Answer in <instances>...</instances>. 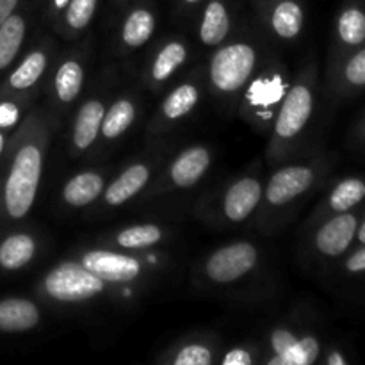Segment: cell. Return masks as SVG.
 <instances>
[{
	"label": "cell",
	"instance_id": "1",
	"mask_svg": "<svg viewBox=\"0 0 365 365\" xmlns=\"http://www.w3.org/2000/svg\"><path fill=\"white\" fill-rule=\"evenodd\" d=\"M46 146L48 123L41 113L32 110L14 135L0 185V207L7 220H24L34 207L41 184Z\"/></svg>",
	"mask_w": 365,
	"mask_h": 365
},
{
	"label": "cell",
	"instance_id": "2",
	"mask_svg": "<svg viewBox=\"0 0 365 365\" xmlns=\"http://www.w3.org/2000/svg\"><path fill=\"white\" fill-rule=\"evenodd\" d=\"M259 64V50L250 41H232L214 52L209 61V82L220 96H234L248 86Z\"/></svg>",
	"mask_w": 365,
	"mask_h": 365
},
{
	"label": "cell",
	"instance_id": "3",
	"mask_svg": "<svg viewBox=\"0 0 365 365\" xmlns=\"http://www.w3.org/2000/svg\"><path fill=\"white\" fill-rule=\"evenodd\" d=\"M314 110V89L309 78H299L287 88L280 107L273 120V139L269 145V155L280 159L285 155L294 139L299 138L309 123Z\"/></svg>",
	"mask_w": 365,
	"mask_h": 365
},
{
	"label": "cell",
	"instance_id": "4",
	"mask_svg": "<svg viewBox=\"0 0 365 365\" xmlns=\"http://www.w3.org/2000/svg\"><path fill=\"white\" fill-rule=\"evenodd\" d=\"M107 284L81 262L66 260L52 269L46 271L43 277L41 289L43 296L57 303H84L95 299L106 292Z\"/></svg>",
	"mask_w": 365,
	"mask_h": 365
},
{
	"label": "cell",
	"instance_id": "5",
	"mask_svg": "<svg viewBox=\"0 0 365 365\" xmlns=\"http://www.w3.org/2000/svg\"><path fill=\"white\" fill-rule=\"evenodd\" d=\"M259 250L246 241L221 246L205 262V274L214 284H234L255 269Z\"/></svg>",
	"mask_w": 365,
	"mask_h": 365
},
{
	"label": "cell",
	"instance_id": "6",
	"mask_svg": "<svg viewBox=\"0 0 365 365\" xmlns=\"http://www.w3.org/2000/svg\"><path fill=\"white\" fill-rule=\"evenodd\" d=\"M78 262L102 278L107 285L132 284L143 277V262L138 257L127 253L110 252V250H88L82 253Z\"/></svg>",
	"mask_w": 365,
	"mask_h": 365
},
{
	"label": "cell",
	"instance_id": "7",
	"mask_svg": "<svg viewBox=\"0 0 365 365\" xmlns=\"http://www.w3.org/2000/svg\"><path fill=\"white\" fill-rule=\"evenodd\" d=\"M50 59H52V45L48 41L34 46L9 73L4 86V95L25 98V95L34 91L36 86L43 81Z\"/></svg>",
	"mask_w": 365,
	"mask_h": 365
},
{
	"label": "cell",
	"instance_id": "8",
	"mask_svg": "<svg viewBox=\"0 0 365 365\" xmlns=\"http://www.w3.org/2000/svg\"><path fill=\"white\" fill-rule=\"evenodd\" d=\"M314 180H316V173L310 166L296 164V166L280 168L267 182L264 198L267 205L284 207L309 191Z\"/></svg>",
	"mask_w": 365,
	"mask_h": 365
},
{
	"label": "cell",
	"instance_id": "9",
	"mask_svg": "<svg viewBox=\"0 0 365 365\" xmlns=\"http://www.w3.org/2000/svg\"><path fill=\"white\" fill-rule=\"evenodd\" d=\"M264 196L262 184L255 177H242L228 187L223 198V214L232 223L248 220Z\"/></svg>",
	"mask_w": 365,
	"mask_h": 365
},
{
	"label": "cell",
	"instance_id": "10",
	"mask_svg": "<svg viewBox=\"0 0 365 365\" xmlns=\"http://www.w3.org/2000/svg\"><path fill=\"white\" fill-rule=\"evenodd\" d=\"M246 103H248L250 110L253 116L259 120H267L271 116L269 110L280 107L282 98H284L285 91V82L278 71H269L266 75H260L255 81L246 86Z\"/></svg>",
	"mask_w": 365,
	"mask_h": 365
},
{
	"label": "cell",
	"instance_id": "11",
	"mask_svg": "<svg viewBox=\"0 0 365 365\" xmlns=\"http://www.w3.org/2000/svg\"><path fill=\"white\" fill-rule=\"evenodd\" d=\"M356 228H359V221L353 214L339 212L317 230L316 248L327 257L342 255L355 239Z\"/></svg>",
	"mask_w": 365,
	"mask_h": 365
},
{
	"label": "cell",
	"instance_id": "12",
	"mask_svg": "<svg viewBox=\"0 0 365 365\" xmlns=\"http://www.w3.org/2000/svg\"><path fill=\"white\" fill-rule=\"evenodd\" d=\"M106 106L102 100L91 98L81 106L71 128V146L77 153H84L95 145L100 135Z\"/></svg>",
	"mask_w": 365,
	"mask_h": 365
},
{
	"label": "cell",
	"instance_id": "13",
	"mask_svg": "<svg viewBox=\"0 0 365 365\" xmlns=\"http://www.w3.org/2000/svg\"><path fill=\"white\" fill-rule=\"evenodd\" d=\"M210 163H212V155L209 148L191 146L171 163L170 182L175 187H191L202 180V177L210 168Z\"/></svg>",
	"mask_w": 365,
	"mask_h": 365
},
{
	"label": "cell",
	"instance_id": "14",
	"mask_svg": "<svg viewBox=\"0 0 365 365\" xmlns=\"http://www.w3.org/2000/svg\"><path fill=\"white\" fill-rule=\"evenodd\" d=\"M152 170L148 164L135 163L128 166L120 177L103 189V202L109 207H120L138 196L150 182Z\"/></svg>",
	"mask_w": 365,
	"mask_h": 365
},
{
	"label": "cell",
	"instance_id": "15",
	"mask_svg": "<svg viewBox=\"0 0 365 365\" xmlns=\"http://www.w3.org/2000/svg\"><path fill=\"white\" fill-rule=\"evenodd\" d=\"M41 323V312L34 302L27 298L0 299V331L24 334Z\"/></svg>",
	"mask_w": 365,
	"mask_h": 365
},
{
	"label": "cell",
	"instance_id": "16",
	"mask_svg": "<svg viewBox=\"0 0 365 365\" xmlns=\"http://www.w3.org/2000/svg\"><path fill=\"white\" fill-rule=\"evenodd\" d=\"M86 81V68L78 57H66L59 63L52 77V95L59 106L73 103L81 95Z\"/></svg>",
	"mask_w": 365,
	"mask_h": 365
},
{
	"label": "cell",
	"instance_id": "17",
	"mask_svg": "<svg viewBox=\"0 0 365 365\" xmlns=\"http://www.w3.org/2000/svg\"><path fill=\"white\" fill-rule=\"evenodd\" d=\"M305 24L303 7L296 0H278L267 14V25L278 39L292 41L298 38Z\"/></svg>",
	"mask_w": 365,
	"mask_h": 365
},
{
	"label": "cell",
	"instance_id": "18",
	"mask_svg": "<svg viewBox=\"0 0 365 365\" xmlns=\"http://www.w3.org/2000/svg\"><path fill=\"white\" fill-rule=\"evenodd\" d=\"M38 253V241L27 232H14L0 242V267L4 271H18L32 262Z\"/></svg>",
	"mask_w": 365,
	"mask_h": 365
},
{
	"label": "cell",
	"instance_id": "19",
	"mask_svg": "<svg viewBox=\"0 0 365 365\" xmlns=\"http://www.w3.org/2000/svg\"><path fill=\"white\" fill-rule=\"evenodd\" d=\"M230 13L223 0H210L200 21L198 38L205 46H220L230 34Z\"/></svg>",
	"mask_w": 365,
	"mask_h": 365
},
{
	"label": "cell",
	"instance_id": "20",
	"mask_svg": "<svg viewBox=\"0 0 365 365\" xmlns=\"http://www.w3.org/2000/svg\"><path fill=\"white\" fill-rule=\"evenodd\" d=\"M103 189H106V182L102 175L96 171H82L64 184L63 200L66 205L81 209L98 200L103 195Z\"/></svg>",
	"mask_w": 365,
	"mask_h": 365
},
{
	"label": "cell",
	"instance_id": "21",
	"mask_svg": "<svg viewBox=\"0 0 365 365\" xmlns=\"http://www.w3.org/2000/svg\"><path fill=\"white\" fill-rule=\"evenodd\" d=\"M27 16L16 11L0 24V71H6L18 57L27 38Z\"/></svg>",
	"mask_w": 365,
	"mask_h": 365
},
{
	"label": "cell",
	"instance_id": "22",
	"mask_svg": "<svg viewBox=\"0 0 365 365\" xmlns=\"http://www.w3.org/2000/svg\"><path fill=\"white\" fill-rule=\"evenodd\" d=\"M187 59V46L180 39H171L168 41L153 57L150 64L148 78L152 84H164L168 78L173 77L175 71L184 66Z\"/></svg>",
	"mask_w": 365,
	"mask_h": 365
},
{
	"label": "cell",
	"instance_id": "23",
	"mask_svg": "<svg viewBox=\"0 0 365 365\" xmlns=\"http://www.w3.org/2000/svg\"><path fill=\"white\" fill-rule=\"evenodd\" d=\"M155 25V14L148 7H138L132 13H128L123 25H121V43L130 50L141 48L153 36Z\"/></svg>",
	"mask_w": 365,
	"mask_h": 365
},
{
	"label": "cell",
	"instance_id": "24",
	"mask_svg": "<svg viewBox=\"0 0 365 365\" xmlns=\"http://www.w3.org/2000/svg\"><path fill=\"white\" fill-rule=\"evenodd\" d=\"M200 102V89L195 82H184V84L177 86L170 95L164 98L163 106H160V118L166 123H173V121L182 120L187 116Z\"/></svg>",
	"mask_w": 365,
	"mask_h": 365
},
{
	"label": "cell",
	"instance_id": "25",
	"mask_svg": "<svg viewBox=\"0 0 365 365\" xmlns=\"http://www.w3.org/2000/svg\"><path fill=\"white\" fill-rule=\"evenodd\" d=\"M135 103L130 98H120L109 107H106V114H103L102 127H100V135L106 141H114L120 138L121 134L132 127L135 120Z\"/></svg>",
	"mask_w": 365,
	"mask_h": 365
},
{
	"label": "cell",
	"instance_id": "26",
	"mask_svg": "<svg viewBox=\"0 0 365 365\" xmlns=\"http://www.w3.org/2000/svg\"><path fill=\"white\" fill-rule=\"evenodd\" d=\"M98 7V0H70L63 11V25L59 34L66 39H73L81 36L91 24L93 16Z\"/></svg>",
	"mask_w": 365,
	"mask_h": 365
},
{
	"label": "cell",
	"instance_id": "27",
	"mask_svg": "<svg viewBox=\"0 0 365 365\" xmlns=\"http://www.w3.org/2000/svg\"><path fill=\"white\" fill-rule=\"evenodd\" d=\"M164 237V232L159 225L145 223L123 228L118 232L114 242L123 250H146L159 245Z\"/></svg>",
	"mask_w": 365,
	"mask_h": 365
},
{
	"label": "cell",
	"instance_id": "28",
	"mask_svg": "<svg viewBox=\"0 0 365 365\" xmlns=\"http://www.w3.org/2000/svg\"><path fill=\"white\" fill-rule=\"evenodd\" d=\"M321 353L319 341L312 335L298 337L292 348H289L284 355H274L267 360L269 365H312Z\"/></svg>",
	"mask_w": 365,
	"mask_h": 365
},
{
	"label": "cell",
	"instance_id": "29",
	"mask_svg": "<svg viewBox=\"0 0 365 365\" xmlns=\"http://www.w3.org/2000/svg\"><path fill=\"white\" fill-rule=\"evenodd\" d=\"M365 198V184L360 178H346L335 185L328 198V205L335 212H348Z\"/></svg>",
	"mask_w": 365,
	"mask_h": 365
},
{
	"label": "cell",
	"instance_id": "30",
	"mask_svg": "<svg viewBox=\"0 0 365 365\" xmlns=\"http://www.w3.org/2000/svg\"><path fill=\"white\" fill-rule=\"evenodd\" d=\"M337 32L342 43L349 46H356L365 41V13L356 9V7H349L344 13L339 16L337 21Z\"/></svg>",
	"mask_w": 365,
	"mask_h": 365
},
{
	"label": "cell",
	"instance_id": "31",
	"mask_svg": "<svg viewBox=\"0 0 365 365\" xmlns=\"http://www.w3.org/2000/svg\"><path fill=\"white\" fill-rule=\"evenodd\" d=\"M166 360L173 365H210L214 362V353L203 342H187L175 349L173 355L166 356Z\"/></svg>",
	"mask_w": 365,
	"mask_h": 365
},
{
	"label": "cell",
	"instance_id": "32",
	"mask_svg": "<svg viewBox=\"0 0 365 365\" xmlns=\"http://www.w3.org/2000/svg\"><path fill=\"white\" fill-rule=\"evenodd\" d=\"M21 120V102L18 100L4 98L0 100V128L7 130L20 123Z\"/></svg>",
	"mask_w": 365,
	"mask_h": 365
},
{
	"label": "cell",
	"instance_id": "33",
	"mask_svg": "<svg viewBox=\"0 0 365 365\" xmlns=\"http://www.w3.org/2000/svg\"><path fill=\"white\" fill-rule=\"evenodd\" d=\"M344 77L351 86H365V48L356 52L346 63Z\"/></svg>",
	"mask_w": 365,
	"mask_h": 365
},
{
	"label": "cell",
	"instance_id": "34",
	"mask_svg": "<svg viewBox=\"0 0 365 365\" xmlns=\"http://www.w3.org/2000/svg\"><path fill=\"white\" fill-rule=\"evenodd\" d=\"M298 341V335L294 331H291L289 328H277V330L271 331L269 335V346H271V351L273 355H284L289 348L294 346V342Z\"/></svg>",
	"mask_w": 365,
	"mask_h": 365
},
{
	"label": "cell",
	"instance_id": "35",
	"mask_svg": "<svg viewBox=\"0 0 365 365\" xmlns=\"http://www.w3.org/2000/svg\"><path fill=\"white\" fill-rule=\"evenodd\" d=\"M255 362V356L246 348H234L221 359L223 365H252Z\"/></svg>",
	"mask_w": 365,
	"mask_h": 365
},
{
	"label": "cell",
	"instance_id": "36",
	"mask_svg": "<svg viewBox=\"0 0 365 365\" xmlns=\"http://www.w3.org/2000/svg\"><path fill=\"white\" fill-rule=\"evenodd\" d=\"M346 269L349 273H362V271H365V248L349 257L348 262H346Z\"/></svg>",
	"mask_w": 365,
	"mask_h": 365
},
{
	"label": "cell",
	"instance_id": "37",
	"mask_svg": "<svg viewBox=\"0 0 365 365\" xmlns=\"http://www.w3.org/2000/svg\"><path fill=\"white\" fill-rule=\"evenodd\" d=\"M20 0H0V24L16 11Z\"/></svg>",
	"mask_w": 365,
	"mask_h": 365
},
{
	"label": "cell",
	"instance_id": "38",
	"mask_svg": "<svg viewBox=\"0 0 365 365\" xmlns=\"http://www.w3.org/2000/svg\"><path fill=\"white\" fill-rule=\"evenodd\" d=\"M327 362L330 364V365H346V364H348V360H346L344 356L341 355V353L334 351V353H331L330 356H328V359H327Z\"/></svg>",
	"mask_w": 365,
	"mask_h": 365
},
{
	"label": "cell",
	"instance_id": "39",
	"mask_svg": "<svg viewBox=\"0 0 365 365\" xmlns=\"http://www.w3.org/2000/svg\"><path fill=\"white\" fill-rule=\"evenodd\" d=\"M68 2H70V0H52V13L53 14L63 13L64 7L68 6Z\"/></svg>",
	"mask_w": 365,
	"mask_h": 365
},
{
	"label": "cell",
	"instance_id": "40",
	"mask_svg": "<svg viewBox=\"0 0 365 365\" xmlns=\"http://www.w3.org/2000/svg\"><path fill=\"white\" fill-rule=\"evenodd\" d=\"M356 237H359V241L365 245V221L362 223V227H360V230H356Z\"/></svg>",
	"mask_w": 365,
	"mask_h": 365
},
{
	"label": "cell",
	"instance_id": "41",
	"mask_svg": "<svg viewBox=\"0 0 365 365\" xmlns=\"http://www.w3.org/2000/svg\"><path fill=\"white\" fill-rule=\"evenodd\" d=\"M4 148H6V134H4V130L0 128V157H2Z\"/></svg>",
	"mask_w": 365,
	"mask_h": 365
},
{
	"label": "cell",
	"instance_id": "42",
	"mask_svg": "<svg viewBox=\"0 0 365 365\" xmlns=\"http://www.w3.org/2000/svg\"><path fill=\"white\" fill-rule=\"evenodd\" d=\"M185 4H189V6H195V4H198L200 0H184Z\"/></svg>",
	"mask_w": 365,
	"mask_h": 365
}]
</instances>
